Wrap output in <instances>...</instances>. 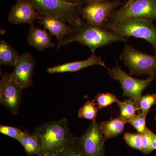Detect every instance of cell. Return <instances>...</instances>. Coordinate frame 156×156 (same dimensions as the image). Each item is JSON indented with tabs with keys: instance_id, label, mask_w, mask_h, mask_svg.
I'll list each match as a JSON object with an SVG mask.
<instances>
[{
	"instance_id": "484cf974",
	"label": "cell",
	"mask_w": 156,
	"mask_h": 156,
	"mask_svg": "<svg viewBox=\"0 0 156 156\" xmlns=\"http://www.w3.org/2000/svg\"><path fill=\"white\" fill-rule=\"evenodd\" d=\"M0 133L14 138L18 141L24 134V131H22L19 128L3 125L0 126Z\"/></svg>"
},
{
	"instance_id": "2e32d148",
	"label": "cell",
	"mask_w": 156,
	"mask_h": 156,
	"mask_svg": "<svg viewBox=\"0 0 156 156\" xmlns=\"http://www.w3.org/2000/svg\"><path fill=\"white\" fill-rule=\"evenodd\" d=\"M127 123V121L119 116L101 123V129L105 137L108 139L116 137L122 134Z\"/></svg>"
},
{
	"instance_id": "7a4b0ae2",
	"label": "cell",
	"mask_w": 156,
	"mask_h": 156,
	"mask_svg": "<svg viewBox=\"0 0 156 156\" xmlns=\"http://www.w3.org/2000/svg\"><path fill=\"white\" fill-rule=\"evenodd\" d=\"M32 134L40 142V150L37 156L58 154L76 138L70 131L66 119L41 125Z\"/></svg>"
},
{
	"instance_id": "44dd1931",
	"label": "cell",
	"mask_w": 156,
	"mask_h": 156,
	"mask_svg": "<svg viewBox=\"0 0 156 156\" xmlns=\"http://www.w3.org/2000/svg\"><path fill=\"white\" fill-rule=\"evenodd\" d=\"M94 99L99 108L107 107L113 103H117L119 101L115 95L110 93H100L96 95Z\"/></svg>"
},
{
	"instance_id": "83f0119b",
	"label": "cell",
	"mask_w": 156,
	"mask_h": 156,
	"mask_svg": "<svg viewBox=\"0 0 156 156\" xmlns=\"http://www.w3.org/2000/svg\"><path fill=\"white\" fill-rule=\"evenodd\" d=\"M152 146L154 150H156V134L153 132L152 134Z\"/></svg>"
},
{
	"instance_id": "9a60e30c",
	"label": "cell",
	"mask_w": 156,
	"mask_h": 156,
	"mask_svg": "<svg viewBox=\"0 0 156 156\" xmlns=\"http://www.w3.org/2000/svg\"><path fill=\"white\" fill-rule=\"evenodd\" d=\"M51 34L44 30L36 28L34 25H30L27 41L30 46L33 47L39 51L49 48H53L54 43L52 42Z\"/></svg>"
},
{
	"instance_id": "ffe728a7",
	"label": "cell",
	"mask_w": 156,
	"mask_h": 156,
	"mask_svg": "<svg viewBox=\"0 0 156 156\" xmlns=\"http://www.w3.org/2000/svg\"><path fill=\"white\" fill-rule=\"evenodd\" d=\"M94 99L87 101L78 112V117L90 120L92 122H96L98 108L96 106Z\"/></svg>"
},
{
	"instance_id": "9c48e42d",
	"label": "cell",
	"mask_w": 156,
	"mask_h": 156,
	"mask_svg": "<svg viewBox=\"0 0 156 156\" xmlns=\"http://www.w3.org/2000/svg\"><path fill=\"white\" fill-rule=\"evenodd\" d=\"M101 129L100 124L92 122L83 135L76 141L84 156H104L106 140Z\"/></svg>"
},
{
	"instance_id": "8992f818",
	"label": "cell",
	"mask_w": 156,
	"mask_h": 156,
	"mask_svg": "<svg viewBox=\"0 0 156 156\" xmlns=\"http://www.w3.org/2000/svg\"><path fill=\"white\" fill-rule=\"evenodd\" d=\"M116 62L113 68H107L108 73L111 77L119 81L123 90V96L130 97L139 108V101L143 92L154 80L156 74L150 76L145 80L136 79L124 71Z\"/></svg>"
},
{
	"instance_id": "603a6c76",
	"label": "cell",
	"mask_w": 156,
	"mask_h": 156,
	"mask_svg": "<svg viewBox=\"0 0 156 156\" xmlns=\"http://www.w3.org/2000/svg\"><path fill=\"white\" fill-rule=\"evenodd\" d=\"M147 116L142 114L135 115L133 118L128 120V123L131 124L138 133L142 134L147 129L146 126V119Z\"/></svg>"
},
{
	"instance_id": "e0dca14e",
	"label": "cell",
	"mask_w": 156,
	"mask_h": 156,
	"mask_svg": "<svg viewBox=\"0 0 156 156\" xmlns=\"http://www.w3.org/2000/svg\"><path fill=\"white\" fill-rule=\"evenodd\" d=\"M19 55L17 50L4 40L0 42V63L7 66H14Z\"/></svg>"
},
{
	"instance_id": "d6986e66",
	"label": "cell",
	"mask_w": 156,
	"mask_h": 156,
	"mask_svg": "<svg viewBox=\"0 0 156 156\" xmlns=\"http://www.w3.org/2000/svg\"><path fill=\"white\" fill-rule=\"evenodd\" d=\"M117 105L120 109L119 117L127 121V122L128 120L136 115L135 112L140 110L136 106L134 101L131 98L126 99L124 101H119L117 103Z\"/></svg>"
},
{
	"instance_id": "f1b7e54d",
	"label": "cell",
	"mask_w": 156,
	"mask_h": 156,
	"mask_svg": "<svg viewBox=\"0 0 156 156\" xmlns=\"http://www.w3.org/2000/svg\"><path fill=\"white\" fill-rule=\"evenodd\" d=\"M62 1H65V2H68L72 3L84 2V0H62Z\"/></svg>"
},
{
	"instance_id": "d6a6232c",
	"label": "cell",
	"mask_w": 156,
	"mask_h": 156,
	"mask_svg": "<svg viewBox=\"0 0 156 156\" xmlns=\"http://www.w3.org/2000/svg\"><path fill=\"white\" fill-rule=\"evenodd\" d=\"M155 120H156V115L155 116Z\"/></svg>"
},
{
	"instance_id": "5bb4252c",
	"label": "cell",
	"mask_w": 156,
	"mask_h": 156,
	"mask_svg": "<svg viewBox=\"0 0 156 156\" xmlns=\"http://www.w3.org/2000/svg\"><path fill=\"white\" fill-rule=\"evenodd\" d=\"M99 65L107 68L105 61L99 56H96L95 53H92L91 56L87 59L81 61L69 62L60 65L49 68L47 71L50 74L66 72H75L92 66Z\"/></svg>"
},
{
	"instance_id": "4fadbf2b",
	"label": "cell",
	"mask_w": 156,
	"mask_h": 156,
	"mask_svg": "<svg viewBox=\"0 0 156 156\" xmlns=\"http://www.w3.org/2000/svg\"><path fill=\"white\" fill-rule=\"evenodd\" d=\"M38 20L39 24L44 26L52 36L56 37L58 41V48L71 29L70 25L58 17L43 15Z\"/></svg>"
},
{
	"instance_id": "52a82bcc",
	"label": "cell",
	"mask_w": 156,
	"mask_h": 156,
	"mask_svg": "<svg viewBox=\"0 0 156 156\" xmlns=\"http://www.w3.org/2000/svg\"><path fill=\"white\" fill-rule=\"evenodd\" d=\"M141 18L151 21L156 20V0H134L112 13L109 21Z\"/></svg>"
},
{
	"instance_id": "cb8c5ba5",
	"label": "cell",
	"mask_w": 156,
	"mask_h": 156,
	"mask_svg": "<svg viewBox=\"0 0 156 156\" xmlns=\"http://www.w3.org/2000/svg\"><path fill=\"white\" fill-rule=\"evenodd\" d=\"M141 137L140 133H126L124 135V140L130 147L141 151Z\"/></svg>"
},
{
	"instance_id": "7c38bea8",
	"label": "cell",
	"mask_w": 156,
	"mask_h": 156,
	"mask_svg": "<svg viewBox=\"0 0 156 156\" xmlns=\"http://www.w3.org/2000/svg\"><path fill=\"white\" fill-rule=\"evenodd\" d=\"M41 15L28 0H17L11 8L8 17L9 22L14 25L27 23L34 25L36 20H38Z\"/></svg>"
},
{
	"instance_id": "d4e9b609",
	"label": "cell",
	"mask_w": 156,
	"mask_h": 156,
	"mask_svg": "<svg viewBox=\"0 0 156 156\" xmlns=\"http://www.w3.org/2000/svg\"><path fill=\"white\" fill-rule=\"evenodd\" d=\"M76 138L60 151L57 156H84L77 144Z\"/></svg>"
},
{
	"instance_id": "8fae6325",
	"label": "cell",
	"mask_w": 156,
	"mask_h": 156,
	"mask_svg": "<svg viewBox=\"0 0 156 156\" xmlns=\"http://www.w3.org/2000/svg\"><path fill=\"white\" fill-rule=\"evenodd\" d=\"M35 66V60L33 56L25 52L18 57L10 77L23 89H26L33 84L32 76Z\"/></svg>"
},
{
	"instance_id": "6da1fadb",
	"label": "cell",
	"mask_w": 156,
	"mask_h": 156,
	"mask_svg": "<svg viewBox=\"0 0 156 156\" xmlns=\"http://www.w3.org/2000/svg\"><path fill=\"white\" fill-rule=\"evenodd\" d=\"M70 25L71 27L70 32L58 48L72 42H78L90 48L92 53H95L98 48L115 42L128 41V38L115 31L92 25L82 19L75 24Z\"/></svg>"
},
{
	"instance_id": "7402d4cb",
	"label": "cell",
	"mask_w": 156,
	"mask_h": 156,
	"mask_svg": "<svg viewBox=\"0 0 156 156\" xmlns=\"http://www.w3.org/2000/svg\"><path fill=\"white\" fill-rule=\"evenodd\" d=\"M155 104H156L155 94L142 95L140 99L139 103V108L141 110V114L147 116L150 111L151 108Z\"/></svg>"
},
{
	"instance_id": "836d02e7",
	"label": "cell",
	"mask_w": 156,
	"mask_h": 156,
	"mask_svg": "<svg viewBox=\"0 0 156 156\" xmlns=\"http://www.w3.org/2000/svg\"><path fill=\"white\" fill-rule=\"evenodd\" d=\"M103 1H105V0H103Z\"/></svg>"
},
{
	"instance_id": "f546056e",
	"label": "cell",
	"mask_w": 156,
	"mask_h": 156,
	"mask_svg": "<svg viewBox=\"0 0 156 156\" xmlns=\"http://www.w3.org/2000/svg\"><path fill=\"white\" fill-rule=\"evenodd\" d=\"M134 1V0H128V2H127L126 5H129V4H131V3L133 2Z\"/></svg>"
},
{
	"instance_id": "1f68e13d",
	"label": "cell",
	"mask_w": 156,
	"mask_h": 156,
	"mask_svg": "<svg viewBox=\"0 0 156 156\" xmlns=\"http://www.w3.org/2000/svg\"><path fill=\"white\" fill-rule=\"evenodd\" d=\"M89 1H103V0H88Z\"/></svg>"
},
{
	"instance_id": "ba28073f",
	"label": "cell",
	"mask_w": 156,
	"mask_h": 156,
	"mask_svg": "<svg viewBox=\"0 0 156 156\" xmlns=\"http://www.w3.org/2000/svg\"><path fill=\"white\" fill-rule=\"evenodd\" d=\"M120 4L119 1H89L81 9L80 14L88 23L104 27L109 21L112 13Z\"/></svg>"
},
{
	"instance_id": "277c9868",
	"label": "cell",
	"mask_w": 156,
	"mask_h": 156,
	"mask_svg": "<svg viewBox=\"0 0 156 156\" xmlns=\"http://www.w3.org/2000/svg\"><path fill=\"white\" fill-rule=\"evenodd\" d=\"M128 38L134 37L145 40L153 47L156 55V27L152 21L141 18L127 19L109 21L104 26Z\"/></svg>"
},
{
	"instance_id": "4dcf8cb0",
	"label": "cell",
	"mask_w": 156,
	"mask_h": 156,
	"mask_svg": "<svg viewBox=\"0 0 156 156\" xmlns=\"http://www.w3.org/2000/svg\"><path fill=\"white\" fill-rule=\"evenodd\" d=\"M46 156H57V154H50Z\"/></svg>"
},
{
	"instance_id": "30bf717a",
	"label": "cell",
	"mask_w": 156,
	"mask_h": 156,
	"mask_svg": "<svg viewBox=\"0 0 156 156\" xmlns=\"http://www.w3.org/2000/svg\"><path fill=\"white\" fill-rule=\"evenodd\" d=\"M23 89L11 80L10 74H5L2 77L0 83V102L13 114H16L19 111Z\"/></svg>"
},
{
	"instance_id": "5b68a950",
	"label": "cell",
	"mask_w": 156,
	"mask_h": 156,
	"mask_svg": "<svg viewBox=\"0 0 156 156\" xmlns=\"http://www.w3.org/2000/svg\"><path fill=\"white\" fill-rule=\"evenodd\" d=\"M131 76L156 74V55H150L126 45L120 55Z\"/></svg>"
},
{
	"instance_id": "3957f363",
	"label": "cell",
	"mask_w": 156,
	"mask_h": 156,
	"mask_svg": "<svg viewBox=\"0 0 156 156\" xmlns=\"http://www.w3.org/2000/svg\"><path fill=\"white\" fill-rule=\"evenodd\" d=\"M28 1L41 16L58 17L69 25L81 20L79 14L84 2H68L62 0Z\"/></svg>"
},
{
	"instance_id": "4316f807",
	"label": "cell",
	"mask_w": 156,
	"mask_h": 156,
	"mask_svg": "<svg viewBox=\"0 0 156 156\" xmlns=\"http://www.w3.org/2000/svg\"><path fill=\"white\" fill-rule=\"evenodd\" d=\"M153 132L148 128L142 134L141 137V150L144 154H150L154 150L152 146V134Z\"/></svg>"
},
{
	"instance_id": "ac0fdd59",
	"label": "cell",
	"mask_w": 156,
	"mask_h": 156,
	"mask_svg": "<svg viewBox=\"0 0 156 156\" xmlns=\"http://www.w3.org/2000/svg\"><path fill=\"white\" fill-rule=\"evenodd\" d=\"M18 142L22 145L29 156H34L38 154L40 150V144L38 140L33 134H30L27 130Z\"/></svg>"
}]
</instances>
